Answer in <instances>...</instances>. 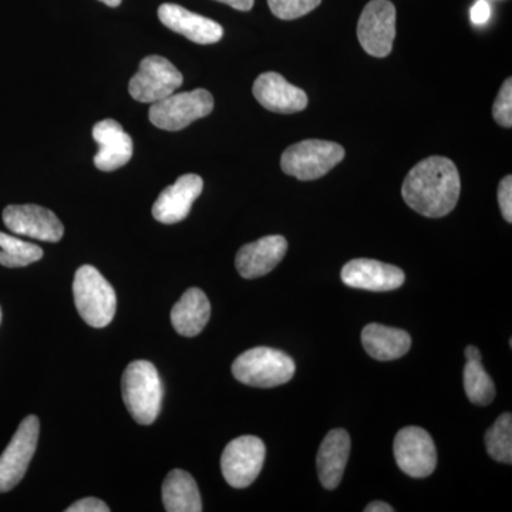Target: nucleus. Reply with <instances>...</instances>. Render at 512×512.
Segmentation results:
<instances>
[{
	"label": "nucleus",
	"mask_w": 512,
	"mask_h": 512,
	"mask_svg": "<svg viewBox=\"0 0 512 512\" xmlns=\"http://www.w3.org/2000/svg\"><path fill=\"white\" fill-rule=\"evenodd\" d=\"M461 181L456 164L446 157H429L404 178L403 200L427 218L446 217L456 208Z\"/></svg>",
	"instance_id": "f257e3e1"
},
{
	"label": "nucleus",
	"mask_w": 512,
	"mask_h": 512,
	"mask_svg": "<svg viewBox=\"0 0 512 512\" xmlns=\"http://www.w3.org/2000/svg\"><path fill=\"white\" fill-rule=\"evenodd\" d=\"M124 404L141 426H150L161 412L164 389L157 367L148 360H136L126 367L121 379Z\"/></svg>",
	"instance_id": "f03ea898"
},
{
	"label": "nucleus",
	"mask_w": 512,
	"mask_h": 512,
	"mask_svg": "<svg viewBox=\"0 0 512 512\" xmlns=\"http://www.w3.org/2000/svg\"><path fill=\"white\" fill-rule=\"evenodd\" d=\"M73 296L77 312L87 325L97 329L110 325L116 315V291L94 266L83 265L77 269Z\"/></svg>",
	"instance_id": "7ed1b4c3"
},
{
	"label": "nucleus",
	"mask_w": 512,
	"mask_h": 512,
	"mask_svg": "<svg viewBox=\"0 0 512 512\" xmlns=\"http://www.w3.org/2000/svg\"><path fill=\"white\" fill-rule=\"evenodd\" d=\"M295 370L291 356L264 346L247 350L232 365V375L238 382L259 389H271L291 382Z\"/></svg>",
	"instance_id": "20e7f679"
},
{
	"label": "nucleus",
	"mask_w": 512,
	"mask_h": 512,
	"mask_svg": "<svg viewBox=\"0 0 512 512\" xmlns=\"http://www.w3.org/2000/svg\"><path fill=\"white\" fill-rule=\"evenodd\" d=\"M345 158V148L326 140H305L286 148L281 158L285 174L301 181L318 180Z\"/></svg>",
	"instance_id": "39448f33"
},
{
	"label": "nucleus",
	"mask_w": 512,
	"mask_h": 512,
	"mask_svg": "<svg viewBox=\"0 0 512 512\" xmlns=\"http://www.w3.org/2000/svg\"><path fill=\"white\" fill-rule=\"evenodd\" d=\"M214 110V97L204 89L170 94L151 104L148 119L165 131H180L194 121L210 116Z\"/></svg>",
	"instance_id": "423d86ee"
},
{
	"label": "nucleus",
	"mask_w": 512,
	"mask_h": 512,
	"mask_svg": "<svg viewBox=\"0 0 512 512\" xmlns=\"http://www.w3.org/2000/svg\"><path fill=\"white\" fill-rule=\"evenodd\" d=\"M184 77L170 60L161 56H147L140 69L131 77L128 92L140 103H157L183 86Z\"/></svg>",
	"instance_id": "0eeeda50"
},
{
	"label": "nucleus",
	"mask_w": 512,
	"mask_h": 512,
	"mask_svg": "<svg viewBox=\"0 0 512 512\" xmlns=\"http://www.w3.org/2000/svg\"><path fill=\"white\" fill-rule=\"evenodd\" d=\"M396 37V8L390 0H370L357 22V39L370 56L387 57Z\"/></svg>",
	"instance_id": "6e6552de"
},
{
	"label": "nucleus",
	"mask_w": 512,
	"mask_h": 512,
	"mask_svg": "<svg viewBox=\"0 0 512 512\" xmlns=\"http://www.w3.org/2000/svg\"><path fill=\"white\" fill-rule=\"evenodd\" d=\"M40 421L28 416L16 430L9 446L0 456V493H8L23 480L39 441Z\"/></svg>",
	"instance_id": "1a4fd4ad"
},
{
	"label": "nucleus",
	"mask_w": 512,
	"mask_h": 512,
	"mask_svg": "<svg viewBox=\"0 0 512 512\" xmlns=\"http://www.w3.org/2000/svg\"><path fill=\"white\" fill-rule=\"evenodd\" d=\"M265 456V444L259 437H238L222 453V476L231 487L247 488L261 474Z\"/></svg>",
	"instance_id": "9d476101"
},
{
	"label": "nucleus",
	"mask_w": 512,
	"mask_h": 512,
	"mask_svg": "<svg viewBox=\"0 0 512 512\" xmlns=\"http://www.w3.org/2000/svg\"><path fill=\"white\" fill-rule=\"evenodd\" d=\"M394 457L397 466L407 476L429 477L437 466L436 444L426 430L420 427H404L394 439Z\"/></svg>",
	"instance_id": "9b49d317"
},
{
	"label": "nucleus",
	"mask_w": 512,
	"mask_h": 512,
	"mask_svg": "<svg viewBox=\"0 0 512 512\" xmlns=\"http://www.w3.org/2000/svg\"><path fill=\"white\" fill-rule=\"evenodd\" d=\"M3 222L13 234L43 242H59L64 227L55 212L40 205H9L3 210Z\"/></svg>",
	"instance_id": "f8f14e48"
},
{
	"label": "nucleus",
	"mask_w": 512,
	"mask_h": 512,
	"mask_svg": "<svg viewBox=\"0 0 512 512\" xmlns=\"http://www.w3.org/2000/svg\"><path fill=\"white\" fill-rule=\"evenodd\" d=\"M404 272L375 259H353L342 269L343 284L363 291L389 292L404 284Z\"/></svg>",
	"instance_id": "ddd939ff"
},
{
	"label": "nucleus",
	"mask_w": 512,
	"mask_h": 512,
	"mask_svg": "<svg viewBox=\"0 0 512 512\" xmlns=\"http://www.w3.org/2000/svg\"><path fill=\"white\" fill-rule=\"evenodd\" d=\"M204 190L200 175H181L170 187L165 188L153 205V217L163 224H177L188 217L192 204Z\"/></svg>",
	"instance_id": "4468645a"
},
{
	"label": "nucleus",
	"mask_w": 512,
	"mask_h": 512,
	"mask_svg": "<svg viewBox=\"0 0 512 512\" xmlns=\"http://www.w3.org/2000/svg\"><path fill=\"white\" fill-rule=\"evenodd\" d=\"M158 19L168 29L198 45H214L224 36V29L220 23L190 12L175 3H163L158 8Z\"/></svg>",
	"instance_id": "2eb2a0df"
},
{
	"label": "nucleus",
	"mask_w": 512,
	"mask_h": 512,
	"mask_svg": "<svg viewBox=\"0 0 512 512\" xmlns=\"http://www.w3.org/2000/svg\"><path fill=\"white\" fill-rule=\"evenodd\" d=\"M254 97L266 110L279 114L299 113L308 107V96L299 87L286 82L279 73H262L255 80Z\"/></svg>",
	"instance_id": "dca6fc26"
},
{
	"label": "nucleus",
	"mask_w": 512,
	"mask_h": 512,
	"mask_svg": "<svg viewBox=\"0 0 512 512\" xmlns=\"http://www.w3.org/2000/svg\"><path fill=\"white\" fill-rule=\"evenodd\" d=\"M288 251V241L282 235H269L239 249L235 265L245 279L261 278L274 271Z\"/></svg>",
	"instance_id": "f3484780"
},
{
	"label": "nucleus",
	"mask_w": 512,
	"mask_h": 512,
	"mask_svg": "<svg viewBox=\"0 0 512 512\" xmlns=\"http://www.w3.org/2000/svg\"><path fill=\"white\" fill-rule=\"evenodd\" d=\"M93 138L99 144L94 165L100 171L111 173L119 170L133 157V140L116 120L99 121L93 127Z\"/></svg>",
	"instance_id": "a211bd4d"
},
{
	"label": "nucleus",
	"mask_w": 512,
	"mask_h": 512,
	"mask_svg": "<svg viewBox=\"0 0 512 512\" xmlns=\"http://www.w3.org/2000/svg\"><path fill=\"white\" fill-rule=\"evenodd\" d=\"M350 437L348 431L336 429L329 431L323 439L316 458L320 483L326 490L339 487L348 466Z\"/></svg>",
	"instance_id": "6ab92c4d"
},
{
	"label": "nucleus",
	"mask_w": 512,
	"mask_h": 512,
	"mask_svg": "<svg viewBox=\"0 0 512 512\" xmlns=\"http://www.w3.org/2000/svg\"><path fill=\"white\" fill-rule=\"evenodd\" d=\"M211 318V303L207 295L198 288L184 292L180 301L171 309V323L175 332L185 338L200 335Z\"/></svg>",
	"instance_id": "aec40b11"
},
{
	"label": "nucleus",
	"mask_w": 512,
	"mask_h": 512,
	"mask_svg": "<svg viewBox=\"0 0 512 512\" xmlns=\"http://www.w3.org/2000/svg\"><path fill=\"white\" fill-rule=\"evenodd\" d=\"M362 343L367 355L380 362L400 359L412 348V338L406 330L387 328L379 323L365 326Z\"/></svg>",
	"instance_id": "412c9836"
},
{
	"label": "nucleus",
	"mask_w": 512,
	"mask_h": 512,
	"mask_svg": "<svg viewBox=\"0 0 512 512\" xmlns=\"http://www.w3.org/2000/svg\"><path fill=\"white\" fill-rule=\"evenodd\" d=\"M163 504L168 512H201L200 490L190 473L173 470L163 483Z\"/></svg>",
	"instance_id": "4be33fe9"
},
{
	"label": "nucleus",
	"mask_w": 512,
	"mask_h": 512,
	"mask_svg": "<svg viewBox=\"0 0 512 512\" xmlns=\"http://www.w3.org/2000/svg\"><path fill=\"white\" fill-rule=\"evenodd\" d=\"M42 258V248L0 232V265L6 268H23V266L35 264Z\"/></svg>",
	"instance_id": "5701e85b"
},
{
	"label": "nucleus",
	"mask_w": 512,
	"mask_h": 512,
	"mask_svg": "<svg viewBox=\"0 0 512 512\" xmlns=\"http://www.w3.org/2000/svg\"><path fill=\"white\" fill-rule=\"evenodd\" d=\"M464 389L471 403L488 406L495 399L493 379L485 372L481 359L467 360L464 367Z\"/></svg>",
	"instance_id": "b1692460"
},
{
	"label": "nucleus",
	"mask_w": 512,
	"mask_h": 512,
	"mask_svg": "<svg viewBox=\"0 0 512 512\" xmlns=\"http://www.w3.org/2000/svg\"><path fill=\"white\" fill-rule=\"evenodd\" d=\"M488 454L500 463H512V416L504 413L485 433Z\"/></svg>",
	"instance_id": "393cba45"
},
{
	"label": "nucleus",
	"mask_w": 512,
	"mask_h": 512,
	"mask_svg": "<svg viewBox=\"0 0 512 512\" xmlns=\"http://www.w3.org/2000/svg\"><path fill=\"white\" fill-rule=\"evenodd\" d=\"M322 0H268L269 9L276 18L293 20L313 12Z\"/></svg>",
	"instance_id": "a878e982"
},
{
	"label": "nucleus",
	"mask_w": 512,
	"mask_h": 512,
	"mask_svg": "<svg viewBox=\"0 0 512 512\" xmlns=\"http://www.w3.org/2000/svg\"><path fill=\"white\" fill-rule=\"evenodd\" d=\"M494 120L501 127L511 128L512 126V79L505 80L493 106Z\"/></svg>",
	"instance_id": "bb28decb"
},
{
	"label": "nucleus",
	"mask_w": 512,
	"mask_h": 512,
	"mask_svg": "<svg viewBox=\"0 0 512 512\" xmlns=\"http://www.w3.org/2000/svg\"><path fill=\"white\" fill-rule=\"evenodd\" d=\"M498 202H500L501 212L504 220L511 224L512 222V177L507 175L501 180L498 187Z\"/></svg>",
	"instance_id": "cd10ccee"
},
{
	"label": "nucleus",
	"mask_w": 512,
	"mask_h": 512,
	"mask_svg": "<svg viewBox=\"0 0 512 512\" xmlns=\"http://www.w3.org/2000/svg\"><path fill=\"white\" fill-rule=\"evenodd\" d=\"M110 507L99 498L87 497L66 508V512H109Z\"/></svg>",
	"instance_id": "c85d7f7f"
},
{
	"label": "nucleus",
	"mask_w": 512,
	"mask_h": 512,
	"mask_svg": "<svg viewBox=\"0 0 512 512\" xmlns=\"http://www.w3.org/2000/svg\"><path fill=\"white\" fill-rule=\"evenodd\" d=\"M491 16V6L488 5L487 0H478L476 5L471 9V20L474 25L481 26L485 25Z\"/></svg>",
	"instance_id": "c756f323"
},
{
	"label": "nucleus",
	"mask_w": 512,
	"mask_h": 512,
	"mask_svg": "<svg viewBox=\"0 0 512 512\" xmlns=\"http://www.w3.org/2000/svg\"><path fill=\"white\" fill-rule=\"evenodd\" d=\"M217 2L225 3L231 8L241 10V12H249L254 8L255 0H217Z\"/></svg>",
	"instance_id": "7c9ffc66"
},
{
	"label": "nucleus",
	"mask_w": 512,
	"mask_h": 512,
	"mask_svg": "<svg viewBox=\"0 0 512 512\" xmlns=\"http://www.w3.org/2000/svg\"><path fill=\"white\" fill-rule=\"evenodd\" d=\"M366 512H394L392 505L383 503V501H373L365 508Z\"/></svg>",
	"instance_id": "2f4dec72"
},
{
	"label": "nucleus",
	"mask_w": 512,
	"mask_h": 512,
	"mask_svg": "<svg viewBox=\"0 0 512 512\" xmlns=\"http://www.w3.org/2000/svg\"><path fill=\"white\" fill-rule=\"evenodd\" d=\"M466 357H467V360L481 359L480 350H478L476 348V346H468V348L466 349Z\"/></svg>",
	"instance_id": "473e14b6"
},
{
	"label": "nucleus",
	"mask_w": 512,
	"mask_h": 512,
	"mask_svg": "<svg viewBox=\"0 0 512 512\" xmlns=\"http://www.w3.org/2000/svg\"><path fill=\"white\" fill-rule=\"evenodd\" d=\"M100 2L104 3V5L110 6V8H117V6L121 5L123 0H100Z\"/></svg>",
	"instance_id": "72a5a7b5"
},
{
	"label": "nucleus",
	"mask_w": 512,
	"mask_h": 512,
	"mask_svg": "<svg viewBox=\"0 0 512 512\" xmlns=\"http://www.w3.org/2000/svg\"><path fill=\"white\" fill-rule=\"evenodd\" d=\"M0 323H2V308H0Z\"/></svg>",
	"instance_id": "f704fd0d"
}]
</instances>
